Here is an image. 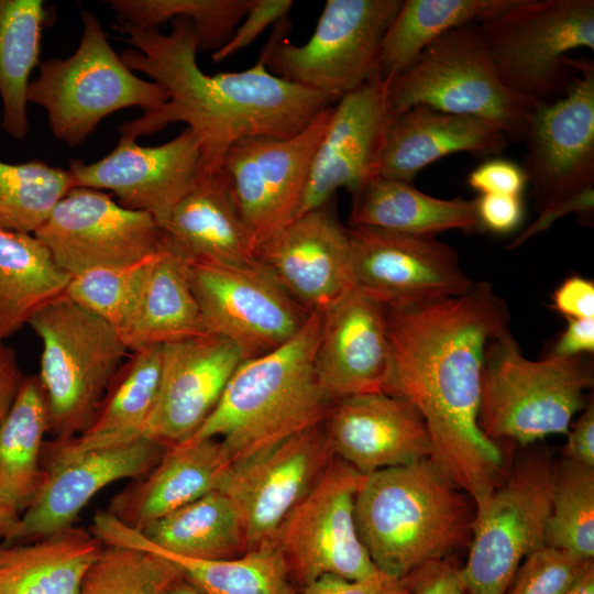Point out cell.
Wrapping results in <instances>:
<instances>
[{
  "instance_id": "25",
  "label": "cell",
  "mask_w": 594,
  "mask_h": 594,
  "mask_svg": "<svg viewBox=\"0 0 594 594\" xmlns=\"http://www.w3.org/2000/svg\"><path fill=\"white\" fill-rule=\"evenodd\" d=\"M166 446L148 438L99 448L47 471L35 502L21 515L4 543H26L73 526L89 501L117 481L146 475Z\"/></svg>"
},
{
  "instance_id": "19",
  "label": "cell",
  "mask_w": 594,
  "mask_h": 594,
  "mask_svg": "<svg viewBox=\"0 0 594 594\" xmlns=\"http://www.w3.org/2000/svg\"><path fill=\"white\" fill-rule=\"evenodd\" d=\"M331 202L296 217L255 250L260 266L308 311L322 312L354 288L349 228Z\"/></svg>"
},
{
  "instance_id": "48",
  "label": "cell",
  "mask_w": 594,
  "mask_h": 594,
  "mask_svg": "<svg viewBox=\"0 0 594 594\" xmlns=\"http://www.w3.org/2000/svg\"><path fill=\"white\" fill-rule=\"evenodd\" d=\"M481 229L496 234L515 231L524 218V205L519 195L484 194L475 198Z\"/></svg>"
},
{
  "instance_id": "23",
  "label": "cell",
  "mask_w": 594,
  "mask_h": 594,
  "mask_svg": "<svg viewBox=\"0 0 594 594\" xmlns=\"http://www.w3.org/2000/svg\"><path fill=\"white\" fill-rule=\"evenodd\" d=\"M316 372L330 402L353 395L387 393L393 355L385 307L352 288L323 310Z\"/></svg>"
},
{
  "instance_id": "22",
  "label": "cell",
  "mask_w": 594,
  "mask_h": 594,
  "mask_svg": "<svg viewBox=\"0 0 594 594\" xmlns=\"http://www.w3.org/2000/svg\"><path fill=\"white\" fill-rule=\"evenodd\" d=\"M242 361L232 342L212 333L163 344L160 388L145 437L166 447L190 439Z\"/></svg>"
},
{
  "instance_id": "46",
  "label": "cell",
  "mask_w": 594,
  "mask_h": 594,
  "mask_svg": "<svg viewBox=\"0 0 594 594\" xmlns=\"http://www.w3.org/2000/svg\"><path fill=\"white\" fill-rule=\"evenodd\" d=\"M297 594H413L409 575L403 579L384 573L366 580H349L327 574L301 587Z\"/></svg>"
},
{
  "instance_id": "12",
  "label": "cell",
  "mask_w": 594,
  "mask_h": 594,
  "mask_svg": "<svg viewBox=\"0 0 594 594\" xmlns=\"http://www.w3.org/2000/svg\"><path fill=\"white\" fill-rule=\"evenodd\" d=\"M365 476L334 457L283 520L273 542L285 559L292 582L304 587L327 574L366 580L382 573L355 524V498Z\"/></svg>"
},
{
  "instance_id": "38",
  "label": "cell",
  "mask_w": 594,
  "mask_h": 594,
  "mask_svg": "<svg viewBox=\"0 0 594 594\" xmlns=\"http://www.w3.org/2000/svg\"><path fill=\"white\" fill-rule=\"evenodd\" d=\"M47 10L42 0H0V96L2 128L13 138L29 131L30 76L40 65Z\"/></svg>"
},
{
  "instance_id": "36",
  "label": "cell",
  "mask_w": 594,
  "mask_h": 594,
  "mask_svg": "<svg viewBox=\"0 0 594 594\" xmlns=\"http://www.w3.org/2000/svg\"><path fill=\"white\" fill-rule=\"evenodd\" d=\"M70 277L34 234L0 228V341L63 296Z\"/></svg>"
},
{
  "instance_id": "16",
  "label": "cell",
  "mask_w": 594,
  "mask_h": 594,
  "mask_svg": "<svg viewBox=\"0 0 594 594\" xmlns=\"http://www.w3.org/2000/svg\"><path fill=\"white\" fill-rule=\"evenodd\" d=\"M34 235L70 276L136 263L156 253L164 241L152 215L87 187L72 188Z\"/></svg>"
},
{
  "instance_id": "41",
  "label": "cell",
  "mask_w": 594,
  "mask_h": 594,
  "mask_svg": "<svg viewBox=\"0 0 594 594\" xmlns=\"http://www.w3.org/2000/svg\"><path fill=\"white\" fill-rule=\"evenodd\" d=\"M546 546L594 558V469L566 459L556 464Z\"/></svg>"
},
{
  "instance_id": "30",
  "label": "cell",
  "mask_w": 594,
  "mask_h": 594,
  "mask_svg": "<svg viewBox=\"0 0 594 594\" xmlns=\"http://www.w3.org/2000/svg\"><path fill=\"white\" fill-rule=\"evenodd\" d=\"M88 529L103 544L135 547L166 558L202 594H297L285 559L273 541L234 558L204 560L154 547L107 510L97 512Z\"/></svg>"
},
{
  "instance_id": "6",
  "label": "cell",
  "mask_w": 594,
  "mask_h": 594,
  "mask_svg": "<svg viewBox=\"0 0 594 594\" xmlns=\"http://www.w3.org/2000/svg\"><path fill=\"white\" fill-rule=\"evenodd\" d=\"M81 23L77 50L41 62L28 89V101L46 111L52 133L70 147L85 142L113 112L130 107L151 112L168 100L163 86L144 80L123 63L92 12L82 10Z\"/></svg>"
},
{
  "instance_id": "15",
  "label": "cell",
  "mask_w": 594,
  "mask_h": 594,
  "mask_svg": "<svg viewBox=\"0 0 594 594\" xmlns=\"http://www.w3.org/2000/svg\"><path fill=\"white\" fill-rule=\"evenodd\" d=\"M187 273L208 332L232 342L243 361L286 343L311 312L261 266L187 261Z\"/></svg>"
},
{
  "instance_id": "26",
  "label": "cell",
  "mask_w": 594,
  "mask_h": 594,
  "mask_svg": "<svg viewBox=\"0 0 594 594\" xmlns=\"http://www.w3.org/2000/svg\"><path fill=\"white\" fill-rule=\"evenodd\" d=\"M231 468L219 439L169 446L146 475L132 480L112 496L106 510L123 525L141 530L150 522L219 490Z\"/></svg>"
},
{
  "instance_id": "2",
  "label": "cell",
  "mask_w": 594,
  "mask_h": 594,
  "mask_svg": "<svg viewBox=\"0 0 594 594\" xmlns=\"http://www.w3.org/2000/svg\"><path fill=\"white\" fill-rule=\"evenodd\" d=\"M113 28L131 45L120 55L123 63L168 92L161 108L121 124V135L136 140L186 123L199 145L200 174L219 173L235 142L295 135L332 106L324 95L273 75L261 58L242 72L204 73L194 26L185 18L174 19L168 34L117 22Z\"/></svg>"
},
{
  "instance_id": "3",
  "label": "cell",
  "mask_w": 594,
  "mask_h": 594,
  "mask_svg": "<svg viewBox=\"0 0 594 594\" xmlns=\"http://www.w3.org/2000/svg\"><path fill=\"white\" fill-rule=\"evenodd\" d=\"M321 312L279 348L244 360L213 411L187 441L219 439L232 463L244 462L322 424L331 404L316 372Z\"/></svg>"
},
{
  "instance_id": "42",
  "label": "cell",
  "mask_w": 594,
  "mask_h": 594,
  "mask_svg": "<svg viewBox=\"0 0 594 594\" xmlns=\"http://www.w3.org/2000/svg\"><path fill=\"white\" fill-rule=\"evenodd\" d=\"M166 558L135 547L103 544L78 594H165L179 576Z\"/></svg>"
},
{
  "instance_id": "49",
  "label": "cell",
  "mask_w": 594,
  "mask_h": 594,
  "mask_svg": "<svg viewBox=\"0 0 594 594\" xmlns=\"http://www.w3.org/2000/svg\"><path fill=\"white\" fill-rule=\"evenodd\" d=\"M413 594H468L461 568L449 558L431 561L409 574Z\"/></svg>"
},
{
  "instance_id": "44",
  "label": "cell",
  "mask_w": 594,
  "mask_h": 594,
  "mask_svg": "<svg viewBox=\"0 0 594 594\" xmlns=\"http://www.w3.org/2000/svg\"><path fill=\"white\" fill-rule=\"evenodd\" d=\"M587 561L544 546L522 561L506 594H565Z\"/></svg>"
},
{
  "instance_id": "56",
  "label": "cell",
  "mask_w": 594,
  "mask_h": 594,
  "mask_svg": "<svg viewBox=\"0 0 594 594\" xmlns=\"http://www.w3.org/2000/svg\"><path fill=\"white\" fill-rule=\"evenodd\" d=\"M21 515L0 501V539L7 541L14 531Z\"/></svg>"
},
{
  "instance_id": "29",
  "label": "cell",
  "mask_w": 594,
  "mask_h": 594,
  "mask_svg": "<svg viewBox=\"0 0 594 594\" xmlns=\"http://www.w3.org/2000/svg\"><path fill=\"white\" fill-rule=\"evenodd\" d=\"M164 243L186 261L253 266L255 248L221 173L200 174L161 226Z\"/></svg>"
},
{
  "instance_id": "14",
  "label": "cell",
  "mask_w": 594,
  "mask_h": 594,
  "mask_svg": "<svg viewBox=\"0 0 594 594\" xmlns=\"http://www.w3.org/2000/svg\"><path fill=\"white\" fill-rule=\"evenodd\" d=\"M332 106L288 138L249 136L235 142L221 167L255 250L294 220Z\"/></svg>"
},
{
  "instance_id": "5",
  "label": "cell",
  "mask_w": 594,
  "mask_h": 594,
  "mask_svg": "<svg viewBox=\"0 0 594 594\" xmlns=\"http://www.w3.org/2000/svg\"><path fill=\"white\" fill-rule=\"evenodd\" d=\"M594 373L583 355L524 356L510 330L486 346L481 374L479 426L492 441L529 446L566 435L574 415L586 407Z\"/></svg>"
},
{
  "instance_id": "1",
  "label": "cell",
  "mask_w": 594,
  "mask_h": 594,
  "mask_svg": "<svg viewBox=\"0 0 594 594\" xmlns=\"http://www.w3.org/2000/svg\"><path fill=\"white\" fill-rule=\"evenodd\" d=\"M393 355L388 394L421 415L429 460L475 504L507 477L499 443L479 426L481 374L487 344L509 330L506 302L486 282L455 297L385 307Z\"/></svg>"
},
{
  "instance_id": "52",
  "label": "cell",
  "mask_w": 594,
  "mask_h": 594,
  "mask_svg": "<svg viewBox=\"0 0 594 594\" xmlns=\"http://www.w3.org/2000/svg\"><path fill=\"white\" fill-rule=\"evenodd\" d=\"M568 326L557 341L552 354L576 356L594 351V318L568 319Z\"/></svg>"
},
{
  "instance_id": "54",
  "label": "cell",
  "mask_w": 594,
  "mask_h": 594,
  "mask_svg": "<svg viewBox=\"0 0 594 594\" xmlns=\"http://www.w3.org/2000/svg\"><path fill=\"white\" fill-rule=\"evenodd\" d=\"M593 207H594V188L588 189L584 191L580 197L574 199L571 202H568L563 206L557 207L556 209L539 216L538 220L530 226L527 230H525L520 235H518L512 244H509L510 248L518 246L520 243H522L525 240L530 238L531 235L536 234L539 231H542L547 229L551 223L560 218L561 216H564L569 212H576L578 215H582L585 218H590V216H593Z\"/></svg>"
},
{
  "instance_id": "18",
  "label": "cell",
  "mask_w": 594,
  "mask_h": 594,
  "mask_svg": "<svg viewBox=\"0 0 594 594\" xmlns=\"http://www.w3.org/2000/svg\"><path fill=\"white\" fill-rule=\"evenodd\" d=\"M334 458L322 424L232 465L219 490L235 505L248 550L271 542Z\"/></svg>"
},
{
  "instance_id": "21",
  "label": "cell",
  "mask_w": 594,
  "mask_h": 594,
  "mask_svg": "<svg viewBox=\"0 0 594 594\" xmlns=\"http://www.w3.org/2000/svg\"><path fill=\"white\" fill-rule=\"evenodd\" d=\"M392 116L388 80L380 76L332 106L298 216L330 202L341 188L355 194L378 175L382 145Z\"/></svg>"
},
{
  "instance_id": "20",
  "label": "cell",
  "mask_w": 594,
  "mask_h": 594,
  "mask_svg": "<svg viewBox=\"0 0 594 594\" xmlns=\"http://www.w3.org/2000/svg\"><path fill=\"white\" fill-rule=\"evenodd\" d=\"M75 187L110 190L119 204L152 215L160 226L196 185L200 150L189 129L156 146H142L121 135L116 147L94 163L72 160Z\"/></svg>"
},
{
  "instance_id": "35",
  "label": "cell",
  "mask_w": 594,
  "mask_h": 594,
  "mask_svg": "<svg viewBox=\"0 0 594 594\" xmlns=\"http://www.w3.org/2000/svg\"><path fill=\"white\" fill-rule=\"evenodd\" d=\"M138 531L154 547L186 558L220 560L249 551L240 514L229 496L220 490Z\"/></svg>"
},
{
  "instance_id": "33",
  "label": "cell",
  "mask_w": 594,
  "mask_h": 594,
  "mask_svg": "<svg viewBox=\"0 0 594 594\" xmlns=\"http://www.w3.org/2000/svg\"><path fill=\"white\" fill-rule=\"evenodd\" d=\"M208 333L190 286L187 261L163 241L122 340L131 352Z\"/></svg>"
},
{
  "instance_id": "13",
  "label": "cell",
  "mask_w": 594,
  "mask_h": 594,
  "mask_svg": "<svg viewBox=\"0 0 594 594\" xmlns=\"http://www.w3.org/2000/svg\"><path fill=\"white\" fill-rule=\"evenodd\" d=\"M580 75L556 100L536 102L522 170L541 216L594 188V64L568 58Z\"/></svg>"
},
{
  "instance_id": "39",
  "label": "cell",
  "mask_w": 594,
  "mask_h": 594,
  "mask_svg": "<svg viewBox=\"0 0 594 594\" xmlns=\"http://www.w3.org/2000/svg\"><path fill=\"white\" fill-rule=\"evenodd\" d=\"M251 0H110L117 23L158 29L176 18L194 26L198 51L223 46L244 18Z\"/></svg>"
},
{
  "instance_id": "43",
  "label": "cell",
  "mask_w": 594,
  "mask_h": 594,
  "mask_svg": "<svg viewBox=\"0 0 594 594\" xmlns=\"http://www.w3.org/2000/svg\"><path fill=\"white\" fill-rule=\"evenodd\" d=\"M155 254L130 265L92 268L74 275L65 295L101 318L122 338Z\"/></svg>"
},
{
  "instance_id": "57",
  "label": "cell",
  "mask_w": 594,
  "mask_h": 594,
  "mask_svg": "<svg viewBox=\"0 0 594 594\" xmlns=\"http://www.w3.org/2000/svg\"><path fill=\"white\" fill-rule=\"evenodd\" d=\"M165 594H202L189 583H187L180 575L172 583Z\"/></svg>"
},
{
  "instance_id": "55",
  "label": "cell",
  "mask_w": 594,
  "mask_h": 594,
  "mask_svg": "<svg viewBox=\"0 0 594 594\" xmlns=\"http://www.w3.org/2000/svg\"><path fill=\"white\" fill-rule=\"evenodd\" d=\"M565 594H594V560L585 563Z\"/></svg>"
},
{
  "instance_id": "45",
  "label": "cell",
  "mask_w": 594,
  "mask_h": 594,
  "mask_svg": "<svg viewBox=\"0 0 594 594\" xmlns=\"http://www.w3.org/2000/svg\"><path fill=\"white\" fill-rule=\"evenodd\" d=\"M292 0H251L250 7L229 41L211 53L215 63L222 62L253 43L268 26L288 15Z\"/></svg>"
},
{
  "instance_id": "47",
  "label": "cell",
  "mask_w": 594,
  "mask_h": 594,
  "mask_svg": "<svg viewBox=\"0 0 594 594\" xmlns=\"http://www.w3.org/2000/svg\"><path fill=\"white\" fill-rule=\"evenodd\" d=\"M468 184L481 195L520 196L527 179L521 166L507 160L493 158L474 168L468 177Z\"/></svg>"
},
{
  "instance_id": "50",
  "label": "cell",
  "mask_w": 594,
  "mask_h": 594,
  "mask_svg": "<svg viewBox=\"0 0 594 594\" xmlns=\"http://www.w3.org/2000/svg\"><path fill=\"white\" fill-rule=\"evenodd\" d=\"M552 307L566 319L594 318V283L571 276L556 289Z\"/></svg>"
},
{
  "instance_id": "7",
  "label": "cell",
  "mask_w": 594,
  "mask_h": 594,
  "mask_svg": "<svg viewBox=\"0 0 594 594\" xmlns=\"http://www.w3.org/2000/svg\"><path fill=\"white\" fill-rule=\"evenodd\" d=\"M42 341L41 370L52 439L66 440L91 424L106 391L130 354L120 334L65 294L28 323Z\"/></svg>"
},
{
  "instance_id": "51",
  "label": "cell",
  "mask_w": 594,
  "mask_h": 594,
  "mask_svg": "<svg viewBox=\"0 0 594 594\" xmlns=\"http://www.w3.org/2000/svg\"><path fill=\"white\" fill-rule=\"evenodd\" d=\"M566 443L563 448L564 458L574 463L594 469V405H586L582 415L571 424Z\"/></svg>"
},
{
  "instance_id": "53",
  "label": "cell",
  "mask_w": 594,
  "mask_h": 594,
  "mask_svg": "<svg viewBox=\"0 0 594 594\" xmlns=\"http://www.w3.org/2000/svg\"><path fill=\"white\" fill-rule=\"evenodd\" d=\"M24 377L13 349L0 341V425L9 414Z\"/></svg>"
},
{
  "instance_id": "9",
  "label": "cell",
  "mask_w": 594,
  "mask_h": 594,
  "mask_svg": "<svg viewBox=\"0 0 594 594\" xmlns=\"http://www.w3.org/2000/svg\"><path fill=\"white\" fill-rule=\"evenodd\" d=\"M402 0H328L302 45L286 38L278 21L260 58L275 76L324 95L336 103L378 76L382 40Z\"/></svg>"
},
{
  "instance_id": "34",
  "label": "cell",
  "mask_w": 594,
  "mask_h": 594,
  "mask_svg": "<svg viewBox=\"0 0 594 594\" xmlns=\"http://www.w3.org/2000/svg\"><path fill=\"white\" fill-rule=\"evenodd\" d=\"M50 433L47 399L37 375L25 376L0 425V501L22 515L42 492L47 473L41 464Z\"/></svg>"
},
{
  "instance_id": "4",
  "label": "cell",
  "mask_w": 594,
  "mask_h": 594,
  "mask_svg": "<svg viewBox=\"0 0 594 594\" xmlns=\"http://www.w3.org/2000/svg\"><path fill=\"white\" fill-rule=\"evenodd\" d=\"M474 510L472 499L426 459L366 475L354 515L375 566L403 579L470 542Z\"/></svg>"
},
{
  "instance_id": "40",
  "label": "cell",
  "mask_w": 594,
  "mask_h": 594,
  "mask_svg": "<svg viewBox=\"0 0 594 594\" xmlns=\"http://www.w3.org/2000/svg\"><path fill=\"white\" fill-rule=\"evenodd\" d=\"M74 187L68 169L41 161H0V228L34 234Z\"/></svg>"
},
{
  "instance_id": "32",
  "label": "cell",
  "mask_w": 594,
  "mask_h": 594,
  "mask_svg": "<svg viewBox=\"0 0 594 594\" xmlns=\"http://www.w3.org/2000/svg\"><path fill=\"white\" fill-rule=\"evenodd\" d=\"M351 227L433 235L447 230L472 232L481 229L475 199H440L411 183L380 175L352 195Z\"/></svg>"
},
{
  "instance_id": "8",
  "label": "cell",
  "mask_w": 594,
  "mask_h": 594,
  "mask_svg": "<svg viewBox=\"0 0 594 594\" xmlns=\"http://www.w3.org/2000/svg\"><path fill=\"white\" fill-rule=\"evenodd\" d=\"M392 113L424 105L496 127L508 142L525 141L536 102L509 89L484 47L477 23L453 29L428 45L388 81Z\"/></svg>"
},
{
  "instance_id": "10",
  "label": "cell",
  "mask_w": 594,
  "mask_h": 594,
  "mask_svg": "<svg viewBox=\"0 0 594 594\" xmlns=\"http://www.w3.org/2000/svg\"><path fill=\"white\" fill-rule=\"evenodd\" d=\"M477 26L501 80L534 102H548L572 79L566 54L594 50V1L516 0Z\"/></svg>"
},
{
  "instance_id": "28",
  "label": "cell",
  "mask_w": 594,
  "mask_h": 594,
  "mask_svg": "<svg viewBox=\"0 0 594 594\" xmlns=\"http://www.w3.org/2000/svg\"><path fill=\"white\" fill-rule=\"evenodd\" d=\"M162 345L131 351L111 380L89 427L66 440H45L41 464L45 472L99 448L145 436L160 388Z\"/></svg>"
},
{
  "instance_id": "11",
  "label": "cell",
  "mask_w": 594,
  "mask_h": 594,
  "mask_svg": "<svg viewBox=\"0 0 594 594\" xmlns=\"http://www.w3.org/2000/svg\"><path fill=\"white\" fill-rule=\"evenodd\" d=\"M554 470L546 452H527L474 504L469 557L461 566L468 594H506L522 561L546 546Z\"/></svg>"
},
{
  "instance_id": "17",
  "label": "cell",
  "mask_w": 594,
  "mask_h": 594,
  "mask_svg": "<svg viewBox=\"0 0 594 594\" xmlns=\"http://www.w3.org/2000/svg\"><path fill=\"white\" fill-rule=\"evenodd\" d=\"M353 285L384 307H409L469 292L458 252L433 235L349 228Z\"/></svg>"
},
{
  "instance_id": "24",
  "label": "cell",
  "mask_w": 594,
  "mask_h": 594,
  "mask_svg": "<svg viewBox=\"0 0 594 594\" xmlns=\"http://www.w3.org/2000/svg\"><path fill=\"white\" fill-rule=\"evenodd\" d=\"M336 458L362 475L429 459L430 437L418 410L388 393L331 402L322 422Z\"/></svg>"
},
{
  "instance_id": "27",
  "label": "cell",
  "mask_w": 594,
  "mask_h": 594,
  "mask_svg": "<svg viewBox=\"0 0 594 594\" xmlns=\"http://www.w3.org/2000/svg\"><path fill=\"white\" fill-rule=\"evenodd\" d=\"M507 138L481 119L417 105L392 116L382 145L378 175L411 183L437 160L459 152L502 153Z\"/></svg>"
},
{
  "instance_id": "37",
  "label": "cell",
  "mask_w": 594,
  "mask_h": 594,
  "mask_svg": "<svg viewBox=\"0 0 594 594\" xmlns=\"http://www.w3.org/2000/svg\"><path fill=\"white\" fill-rule=\"evenodd\" d=\"M516 0H406L382 40L378 76L392 80L444 33L488 19Z\"/></svg>"
},
{
  "instance_id": "31",
  "label": "cell",
  "mask_w": 594,
  "mask_h": 594,
  "mask_svg": "<svg viewBox=\"0 0 594 594\" xmlns=\"http://www.w3.org/2000/svg\"><path fill=\"white\" fill-rule=\"evenodd\" d=\"M102 547L75 525L33 542H0V594H78Z\"/></svg>"
}]
</instances>
